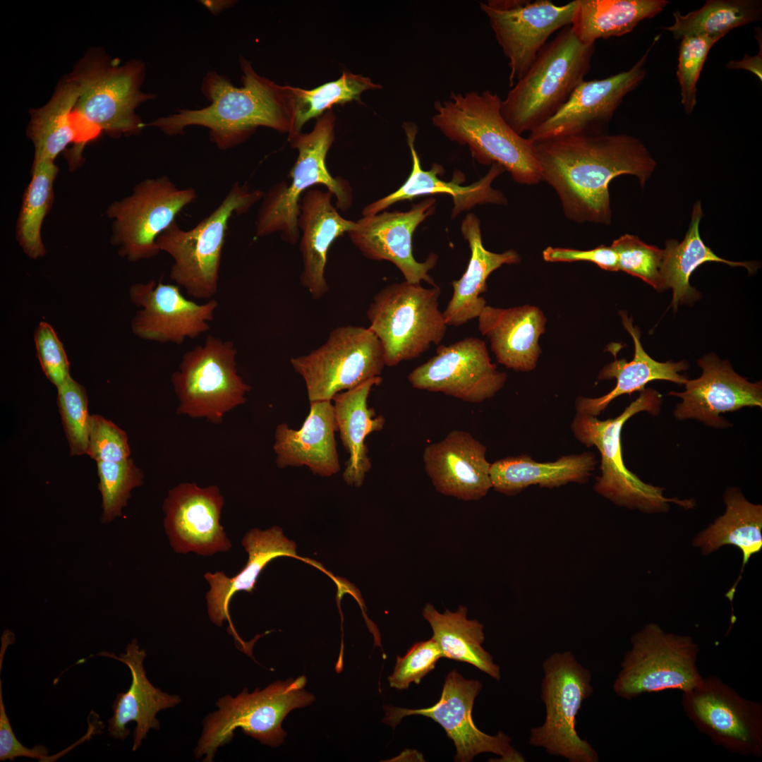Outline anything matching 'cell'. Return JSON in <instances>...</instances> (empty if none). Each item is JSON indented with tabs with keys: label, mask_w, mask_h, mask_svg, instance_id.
I'll return each mask as SVG.
<instances>
[{
	"label": "cell",
	"mask_w": 762,
	"mask_h": 762,
	"mask_svg": "<svg viewBox=\"0 0 762 762\" xmlns=\"http://www.w3.org/2000/svg\"><path fill=\"white\" fill-rule=\"evenodd\" d=\"M541 181L557 193L565 217L578 223L610 224L608 186L618 176H636L643 186L656 162L627 134L572 135L535 143Z\"/></svg>",
	"instance_id": "6da1fadb"
},
{
	"label": "cell",
	"mask_w": 762,
	"mask_h": 762,
	"mask_svg": "<svg viewBox=\"0 0 762 762\" xmlns=\"http://www.w3.org/2000/svg\"><path fill=\"white\" fill-rule=\"evenodd\" d=\"M239 63L243 87L234 86L226 75L210 71L201 84L208 106L179 109L145 126L159 128L169 136L183 134L188 126H202L209 130L210 140L222 150L243 143L258 127L289 134L293 123L290 86L260 76L243 56Z\"/></svg>",
	"instance_id": "7a4b0ae2"
},
{
	"label": "cell",
	"mask_w": 762,
	"mask_h": 762,
	"mask_svg": "<svg viewBox=\"0 0 762 762\" xmlns=\"http://www.w3.org/2000/svg\"><path fill=\"white\" fill-rule=\"evenodd\" d=\"M502 99L489 90L452 92L434 104L432 122L451 141L469 148L483 165L497 164L523 185L541 181L536 145L515 132L501 113Z\"/></svg>",
	"instance_id": "3957f363"
},
{
	"label": "cell",
	"mask_w": 762,
	"mask_h": 762,
	"mask_svg": "<svg viewBox=\"0 0 762 762\" xmlns=\"http://www.w3.org/2000/svg\"><path fill=\"white\" fill-rule=\"evenodd\" d=\"M595 44L583 43L571 26L562 29L539 52L527 73L502 99L501 113L521 135L552 116L591 68Z\"/></svg>",
	"instance_id": "277c9868"
},
{
	"label": "cell",
	"mask_w": 762,
	"mask_h": 762,
	"mask_svg": "<svg viewBox=\"0 0 762 762\" xmlns=\"http://www.w3.org/2000/svg\"><path fill=\"white\" fill-rule=\"evenodd\" d=\"M335 115L332 109L317 119L313 130L289 137L298 157L289 172L291 181L274 184L264 193L256 221V236L279 232L282 239L296 244L300 237L298 218L303 195L315 185H322L336 199V207L348 210L352 204V190L341 178L327 169L326 158L334 140Z\"/></svg>",
	"instance_id": "5b68a950"
},
{
	"label": "cell",
	"mask_w": 762,
	"mask_h": 762,
	"mask_svg": "<svg viewBox=\"0 0 762 762\" xmlns=\"http://www.w3.org/2000/svg\"><path fill=\"white\" fill-rule=\"evenodd\" d=\"M661 396L654 389H644L618 416L605 421L577 413L572 423L576 438L586 447H595L601 456V476L595 490L615 504L645 513L667 512L670 503L686 509H693L692 499L667 498L664 488L647 484L624 465L621 432L625 422L635 414L646 411L654 416L660 411Z\"/></svg>",
	"instance_id": "8992f818"
},
{
	"label": "cell",
	"mask_w": 762,
	"mask_h": 762,
	"mask_svg": "<svg viewBox=\"0 0 762 762\" xmlns=\"http://www.w3.org/2000/svg\"><path fill=\"white\" fill-rule=\"evenodd\" d=\"M263 195L262 191L236 182L220 204L193 228L183 230L175 221L157 237L159 250L174 260L170 279L188 296L210 300L217 294L229 222L234 214L247 212Z\"/></svg>",
	"instance_id": "52a82bcc"
},
{
	"label": "cell",
	"mask_w": 762,
	"mask_h": 762,
	"mask_svg": "<svg viewBox=\"0 0 762 762\" xmlns=\"http://www.w3.org/2000/svg\"><path fill=\"white\" fill-rule=\"evenodd\" d=\"M306 677L277 681L262 690L249 693L245 688L235 697L227 694L216 703L218 709L203 720V729L194 754L203 761H213L217 749L231 742L234 731L241 728L260 743L276 747L286 732L282 727L290 711L312 703L315 698L304 688Z\"/></svg>",
	"instance_id": "ba28073f"
},
{
	"label": "cell",
	"mask_w": 762,
	"mask_h": 762,
	"mask_svg": "<svg viewBox=\"0 0 762 762\" xmlns=\"http://www.w3.org/2000/svg\"><path fill=\"white\" fill-rule=\"evenodd\" d=\"M441 289L406 281L382 288L367 310L369 329L380 340L386 366L419 357L440 345L447 328L439 310Z\"/></svg>",
	"instance_id": "9c48e42d"
},
{
	"label": "cell",
	"mask_w": 762,
	"mask_h": 762,
	"mask_svg": "<svg viewBox=\"0 0 762 762\" xmlns=\"http://www.w3.org/2000/svg\"><path fill=\"white\" fill-rule=\"evenodd\" d=\"M145 75L140 60L120 66L104 52L92 49L68 75L79 88L74 109L112 137L140 134L145 126L135 110L156 98L141 90Z\"/></svg>",
	"instance_id": "30bf717a"
},
{
	"label": "cell",
	"mask_w": 762,
	"mask_h": 762,
	"mask_svg": "<svg viewBox=\"0 0 762 762\" xmlns=\"http://www.w3.org/2000/svg\"><path fill=\"white\" fill-rule=\"evenodd\" d=\"M545 721L531 730L529 744L569 762H598L595 749L578 734L576 717L593 692L590 670L570 651L555 652L542 664Z\"/></svg>",
	"instance_id": "8fae6325"
},
{
	"label": "cell",
	"mask_w": 762,
	"mask_h": 762,
	"mask_svg": "<svg viewBox=\"0 0 762 762\" xmlns=\"http://www.w3.org/2000/svg\"><path fill=\"white\" fill-rule=\"evenodd\" d=\"M236 355L231 341L211 334L186 351L171 378L176 413L220 424L225 413L244 404L250 387L238 374Z\"/></svg>",
	"instance_id": "7c38bea8"
},
{
	"label": "cell",
	"mask_w": 762,
	"mask_h": 762,
	"mask_svg": "<svg viewBox=\"0 0 762 762\" xmlns=\"http://www.w3.org/2000/svg\"><path fill=\"white\" fill-rule=\"evenodd\" d=\"M631 643L613 684L618 696L630 700L668 689L684 692L702 681L696 664L698 647L691 637L666 633L650 623L631 636Z\"/></svg>",
	"instance_id": "4fadbf2b"
},
{
	"label": "cell",
	"mask_w": 762,
	"mask_h": 762,
	"mask_svg": "<svg viewBox=\"0 0 762 762\" xmlns=\"http://www.w3.org/2000/svg\"><path fill=\"white\" fill-rule=\"evenodd\" d=\"M290 362L305 382L310 402L332 400L380 377L386 365L377 336L369 327L354 325L335 328L320 347Z\"/></svg>",
	"instance_id": "5bb4252c"
},
{
	"label": "cell",
	"mask_w": 762,
	"mask_h": 762,
	"mask_svg": "<svg viewBox=\"0 0 762 762\" xmlns=\"http://www.w3.org/2000/svg\"><path fill=\"white\" fill-rule=\"evenodd\" d=\"M197 197L194 188H179L166 175L138 183L130 195L108 210L120 255L133 262L156 256L160 252L157 237Z\"/></svg>",
	"instance_id": "9a60e30c"
},
{
	"label": "cell",
	"mask_w": 762,
	"mask_h": 762,
	"mask_svg": "<svg viewBox=\"0 0 762 762\" xmlns=\"http://www.w3.org/2000/svg\"><path fill=\"white\" fill-rule=\"evenodd\" d=\"M683 709L714 744L737 754L762 755V706L741 696L716 676L682 696Z\"/></svg>",
	"instance_id": "2e32d148"
},
{
	"label": "cell",
	"mask_w": 762,
	"mask_h": 762,
	"mask_svg": "<svg viewBox=\"0 0 762 762\" xmlns=\"http://www.w3.org/2000/svg\"><path fill=\"white\" fill-rule=\"evenodd\" d=\"M481 688L482 684L478 680L466 679L454 670L446 676L440 698L435 705L420 709L387 706L383 722L394 727L405 716L421 715L433 719L454 742L456 761L469 762L485 752L500 756L497 761H525L524 756L511 745L509 736L501 731L491 736L475 725L471 712Z\"/></svg>",
	"instance_id": "e0dca14e"
},
{
	"label": "cell",
	"mask_w": 762,
	"mask_h": 762,
	"mask_svg": "<svg viewBox=\"0 0 762 762\" xmlns=\"http://www.w3.org/2000/svg\"><path fill=\"white\" fill-rule=\"evenodd\" d=\"M660 36L654 37L651 46L629 69L603 79L582 81L562 107L531 131L528 138L537 143L561 137L605 133V128L624 97L645 78L646 63Z\"/></svg>",
	"instance_id": "ac0fdd59"
},
{
	"label": "cell",
	"mask_w": 762,
	"mask_h": 762,
	"mask_svg": "<svg viewBox=\"0 0 762 762\" xmlns=\"http://www.w3.org/2000/svg\"><path fill=\"white\" fill-rule=\"evenodd\" d=\"M408 380L418 389L480 403L504 387L507 375L491 362L483 340L466 337L448 346L440 344L436 355L414 368Z\"/></svg>",
	"instance_id": "d6986e66"
},
{
	"label": "cell",
	"mask_w": 762,
	"mask_h": 762,
	"mask_svg": "<svg viewBox=\"0 0 762 762\" xmlns=\"http://www.w3.org/2000/svg\"><path fill=\"white\" fill-rule=\"evenodd\" d=\"M434 198L413 205L406 212H383L363 216L347 234L352 243L368 259L387 260L402 273L405 281L421 284L424 281L436 286L429 271L437 264V255H429L424 262L416 260L413 253L415 230L435 210Z\"/></svg>",
	"instance_id": "ffe728a7"
},
{
	"label": "cell",
	"mask_w": 762,
	"mask_h": 762,
	"mask_svg": "<svg viewBox=\"0 0 762 762\" xmlns=\"http://www.w3.org/2000/svg\"><path fill=\"white\" fill-rule=\"evenodd\" d=\"M577 6L578 0L561 6L538 0L509 10H497L480 3L509 61L510 87L527 73L550 36L571 25Z\"/></svg>",
	"instance_id": "44dd1931"
},
{
	"label": "cell",
	"mask_w": 762,
	"mask_h": 762,
	"mask_svg": "<svg viewBox=\"0 0 762 762\" xmlns=\"http://www.w3.org/2000/svg\"><path fill=\"white\" fill-rule=\"evenodd\" d=\"M129 296L142 308L132 320L133 333L145 340L177 345L207 332L219 306L214 298L202 304L187 299L179 286L161 280L135 284Z\"/></svg>",
	"instance_id": "7402d4cb"
},
{
	"label": "cell",
	"mask_w": 762,
	"mask_h": 762,
	"mask_svg": "<svg viewBox=\"0 0 762 762\" xmlns=\"http://www.w3.org/2000/svg\"><path fill=\"white\" fill-rule=\"evenodd\" d=\"M224 504L217 485L183 483L170 490L163 504L164 525L174 550L203 556L229 550L231 542L219 523Z\"/></svg>",
	"instance_id": "603a6c76"
},
{
	"label": "cell",
	"mask_w": 762,
	"mask_h": 762,
	"mask_svg": "<svg viewBox=\"0 0 762 762\" xmlns=\"http://www.w3.org/2000/svg\"><path fill=\"white\" fill-rule=\"evenodd\" d=\"M697 364L702 369L701 375L687 380L684 392L669 393L682 400L674 411L677 420L696 419L708 426L725 428L730 424L721 413L744 407H762L761 381H748L728 361L720 360L715 354L703 356Z\"/></svg>",
	"instance_id": "cb8c5ba5"
},
{
	"label": "cell",
	"mask_w": 762,
	"mask_h": 762,
	"mask_svg": "<svg viewBox=\"0 0 762 762\" xmlns=\"http://www.w3.org/2000/svg\"><path fill=\"white\" fill-rule=\"evenodd\" d=\"M406 137L411 159L412 168L406 181L393 193L366 205L363 216L381 212L392 205L404 200L434 194H446L452 198L454 207L452 218L454 219L461 212L469 210L479 204L504 205L507 203L504 194L492 187L493 181L505 169L497 164H492L488 173L478 181L469 186H461L465 181L462 172L456 171L450 181H445L437 176L444 173L442 165L434 163L431 169L425 171L421 168L419 156L415 149V140L418 127L413 122L406 121L402 125Z\"/></svg>",
	"instance_id": "d4e9b609"
},
{
	"label": "cell",
	"mask_w": 762,
	"mask_h": 762,
	"mask_svg": "<svg viewBox=\"0 0 762 762\" xmlns=\"http://www.w3.org/2000/svg\"><path fill=\"white\" fill-rule=\"evenodd\" d=\"M486 447L467 431L453 430L423 453L426 474L440 493L478 500L492 488Z\"/></svg>",
	"instance_id": "484cf974"
},
{
	"label": "cell",
	"mask_w": 762,
	"mask_h": 762,
	"mask_svg": "<svg viewBox=\"0 0 762 762\" xmlns=\"http://www.w3.org/2000/svg\"><path fill=\"white\" fill-rule=\"evenodd\" d=\"M242 545L248 554V560L237 574L228 577L222 572H207L204 576L210 586L206 594L210 620L218 627L227 621L229 634L234 638L239 650L247 653L252 648V643L244 642L233 625L229 614L232 597L238 591L252 593L260 574L272 560L282 556L300 557L296 555L295 543L284 536L278 526L265 531L250 530L243 538Z\"/></svg>",
	"instance_id": "4316f807"
},
{
	"label": "cell",
	"mask_w": 762,
	"mask_h": 762,
	"mask_svg": "<svg viewBox=\"0 0 762 762\" xmlns=\"http://www.w3.org/2000/svg\"><path fill=\"white\" fill-rule=\"evenodd\" d=\"M332 196L327 190L310 188L300 202L298 227L303 262L301 281L314 299L322 298L329 291L325 270L329 248L356 224L338 212L332 203Z\"/></svg>",
	"instance_id": "83f0119b"
},
{
	"label": "cell",
	"mask_w": 762,
	"mask_h": 762,
	"mask_svg": "<svg viewBox=\"0 0 762 762\" xmlns=\"http://www.w3.org/2000/svg\"><path fill=\"white\" fill-rule=\"evenodd\" d=\"M310 404L309 413L298 430L284 423L277 426L273 445L276 464L279 468L306 466L314 475L329 477L341 469L334 406L332 400Z\"/></svg>",
	"instance_id": "f1b7e54d"
},
{
	"label": "cell",
	"mask_w": 762,
	"mask_h": 762,
	"mask_svg": "<svg viewBox=\"0 0 762 762\" xmlns=\"http://www.w3.org/2000/svg\"><path fill=\"white\" fill-rule=\"evenodd\" d=\"M104 655L126 664L131 673V686L126 692L119 693L115 698L113 715L108 722L109 735L120 740L125 739L130 734L127 725L131 721L136 722L133 732V751L138 749L150 729L159 730V722L156 715L162 710L173 708L180 703L181 699L177 695H171L154 687L148 680L143 667L147 655L141 649L136 639H133L126 646V652L119 656L104 653Z\"/></svg>",
	"instance_id": "f546056e"
},
{
	"label": "cell",
	"mask_w": 762,
	"mask_h": 762,
	"mask_svg": "<svg viewBox=\"0 0 762 762\" xmlns=\"http://www.w3.org/2000/svg\"><path fill=\"white\" fill-rule=\"evenodd\" d=\"M478 319L479 331L488 338L498 363L516 371L536 368L541 352L538 340L546 322L541 310L531 305L509 308L486 305Z\"/></svg>",
	"instance_id": "4dcf8cb0"
},
{
	"label": "cell",
	"mask_w": 762,
	"mask_h": 762,
	"mask_svg": "<svg viewBox=\"0 0 762 762\" xmlns=\"http://www.w3.org/2000/svg\"><path fill=\"white\" fill-rule=\"evenodd\" d=\"M79 88L68 76L58 84L50 100L44 106L30 111L28 133L35 146L34 162H54L65 147L73 143V158L92 140V131L86 119L74 107Z\"/></svg>",
	"instance_id": "1f68e13d"
},
{
	"label": "cell",
	"mask_w": 762,
	"mask_h": 762,
	"mask_svg": "<svg viewBox=\"0 0 762 762\" xmlns=\"http://www.w3.org/2000/svg\"><path fill=\"white\" fill-rule=\"evenodd\" d=\"M461 231L471 249L467 268L453 281V295L442 312L447 326L459 327L479 316L486 301L480 295L487 291V279L503 265L517 264L521 257L514 250L500 253L488 250L483 244L480 222L473 213L461 222Z\"/></svg>",
	"instance_id": "d6a6232c"
},
{
	"label": "cell",
	"mask_w": 762,
	"mask_h": 762,
	"mask_svg": "<svg viewBox=\"0 0 762 762\" xmlns=\"http://www.w3.org/2000/svg\"><path fill=\"white\" fill-rule=\"evenodd\" d=\"M619 314L624 328L634 340V358L629 362L626 359H615L605 365L599 373L598 379L615 378L617 381L615 387L600 397H579L576 401L577 413L598 416L614 399L623 394H631L636 391L641 392L645 389L646 385L653 380H667L683 385L688 380L687 376L679 374V372L689 368L687 361L659 362L652 358L644 351L640 340V332L633 326L631 319L623 311H620Z\"/></svg>",
	"instance_id": "836d02e7"
},
{
	"label": "cell",
	"mask_w": 762,
	"mask_h": 762,
	"mask_svg": "<svg viewBox=\"0 0 762 762\" xmlns=\"http://www.w3.org/2000/svg\"><path fill=\"white\" fill-rule=\"evenodd\" d=\"M381 381L380 377L370 379L353 389L337 394L332 399L340 439L349 454L343 473V479L349 485H363L372 466L365 441L371 433L382 430L385 423V418L377 416L374 409L368 404L372 388Z\"/></svg>",
	"instance_id": "e575fe53"
},
{
	"label": "cell",
	"mask_w": 762,
	"mask_h": 762,
	"mask_svg": "<svg viewBox=\"0 0 762 762\" xmlns=\"http://www.w3.org/2000/svg\"><path fill=\"white\" fill-rule=\"evenodd\" d=\"M723 498L725 513L701 531L694 538L693 545L699 548L703 555H709L726 545H734L741 550V573L725 595L732 602L746 564L762 548V506L748 501L737 487L728 488Z\"/></svg>",
	"instance_id": "d590c367"
},
{
	"label": "cell",
	"mask_w": 762,
	"mask_h": 762,
	"mask_svg": "<svg viewBox=\"0 0 762 762\" xmlns=\"http://www.w3.org/2000/svg\"><path fill=\"white\" fill-rule=\"evenodd\" d=\"M597 463L592 453L564 456L552 462H537L527 455L509 456L490 464L492 488L512 495L534 485L558 487L569 483H583Z\"/></svg>",
	"instance_id": "8d00e7d4"
},
{
	"label": "cell",
	"mask_w": 762,
	"mask_h": 762,
	"mask_svg": "<svg viewBox=\"0 0 762 762\" xmlns=\"http://www.w3.org/2000/svg\"><path fill=\"white\" fill-rule=\"evenodd\" d=\"M703 212L699 201L694 205L689 229L682 242L670 240L663 250L660 267V290L672 289L673 296L671 306L676 310L679 304L697 298V292L689 284L693 272L706 262H723L732 267L742 266L754 274L758 264L751 262H734L718 257L707 246L699 233Z\"/></svg>",
	"instance_id": "74e56055"
},
{
	"label": "cell",
	"mask_w": 762,
	"mask_h": 762,
	"mask_svg": "<svg viewBox=\"0 0 762 762\" xmlns=\"http://www.w3.org/2000/svg\"><path fill=\"white\" fill-rule=\"evenodd\" d=\"M668 4L667 0H578L570 26L583 43L595 44L598 39L631 32L641 21L657 16Z\"/></svg>",
	"instance_id": "f35d334b"
},
{
	"label": "cell",
	"mask_w": 762,
	"mask_h": 762,
	"mask_svg": "<svg viewBox=\"0 0 762 762\" xmlns=\"http://www.w3.org/2000/svg\"><path fill=\"white\" fill-rule=\"evenodd\" d=\"M423 616L433 631L442 657L465 662L476 667L495 680L500 679V667L482 646L485 640L483 625L466 617L467 608L461 605L455 612H439L430 603L423 609Z\"/></svg>",
	"instance_id": "ab89813d"
},
{
	"label": "cell",
	"mask_w": 762,
	"mask_h": 762,
	"mask_svg": "<svg viewBox=\"0 0 762 762\" xmlns=\"http://www.w3.org/2000/svg\"><path fill=\"white\" fill-rule=\"evenodd\" d=\"M674 23L662 27L675 40L688 37L722 38L732 30L761 20L759 0H708L704 5L686 14L673 13Z\"/></svg>",
	"instance_id": "60d3db41"
},
{
	"label": "cell",
	"mask_w": 762,
	"mask_h": 762,
	"mask_svg": "<svg viewBox=\"0 0 762 762\" xmlns=\"http://www.w3.org/2000/svg\"><path fill=\"white\" fill-rule=\"evenodd\" d=\"M58 172L54 162H34L32 179L23 197L17 224V237L30 258L44 256L41 227L54 199L53 185Z\"/></svg>",
	"instance_id": "b9f144b4"
},
{
	"label": "cell",
	"mask_w": 762,
	"mask_h": 762,
	"mask_svg": "<svg viewBox=\"0 0 762 762\" xmlns=\"http://www.w3.org/2000/svg\"><path fill=\"white\" fill-rule=\"evenodd\" d=\"M381 87L370 78L349 71H343L339 79L312 90L290 86L293 123L289 137L300 133L308 121L318 119L334 104L361 102L362 93Z\"/></svg>",
	"instance_id": "7bdbcfd3"
},
{
	"label": "cell",
	"mask_w": 762,
	"mask_h": 762,
	"mask_svg": "<svg viewBox=\"0 0 762 762\" xmlns=\"http://www.w3.org/2000/svg\"><path fill=\"white\" fill-rule=\"evenodd\" d=\"M97 463L98 489L102 497V521L107 523L121 516L131 490L141 485L143 474L131 458L122 462Z\"/></svg>",
	"instance_id": "ee69618b"
},
{
	"label": "cell",
	"mask_w": 762,
	"mask_h": 762,
	"mask_svg": "<svg viewBox=\"0 0 762 762\" xmlns=\"http://www.w3.org/2000/svg\"><path fill=\"white\" fill-rule=\"evenodd\" d=\"M57 390L59 411L71 454H87L91 416L86 391L71 376Z\"/></svg>",
	"instance_id": "f6af8a7d"
},
{
	"label": "cell",
	"mask_w": 762,
	"mask_h": 762,
	"mask_svg": "<svg viewBox=\"0 0 762 762\" xmlns=\"http://www.w3.org/2000/svg\"><path fill=\"white\" fill-rule=\"evenodd\" d=\"M610 246L617 254L619 271L639 277L660 290L663 250L646 244L631 234L621 236Z\"/></svg>",
	"instance_id": "bcb514c9"
},
{
	"label": "cell",
	"mask_w": 762,
	"mask_h": 762,
	"mask_svg": "<svg viewBox=\"0 0 762 762\" xmlns=\"http://www.w3.org/2000/svg\"><path fill=\"white\" fill-rule=\"evenodd\" d=\"M719 40L708 37L681 39L677 77L680 88L681 103L687 114L692 113L697 103L696 85L708 52Z\"/></svg>",
	"instance_id": "7dc6e473"
},
{
	"label": "cell",
	"mask_w": 762,
	"mask_h": 762,
	"mask_svg": "<svg viewBox=\"0 0 762 762\" xmlns=\"http://www.w3.org/2000/svg\"><path fill=\"white\" fill-rule=\"evenodd\" d=\"M441 658V651L433 637L415 643L405 655L397 657L394 671L388 677L389 686L401 690L407 689L412 682L418 684Z\"/></svg>",
	"instance_id": "c3c4849f"
},
{
	"label": "cell",
	"mask_w": 762,
	"mask_h": 762,
	"mask_svg": "<svg viewBox=\"0 0 762 762\" xmlns=\"http://www.w3.org/2000/svg\"><path fill=\"white\" fill-rule=\"evenodd\" d=\"M87 454L97 462L128 460L130 448L127 434L102 416H91Z\"/></svg>",
	"instance_id": "681fc988"
},
{
	"label": "cell",
	"mask_w": 762,
	"mask_h": 762,
	"mask_svg": "<svg viewBox=\"0 0 762 762\" xmlns=\"http://www.w3.org/2000/svg\"><path fill=\"white\" fill-rule=\"evenodd\" d=\"M37 356L47 378L56 387L71 375L69 363L63 344L54 329L46 322H41L35 332Z\"/></svg>",
	"instance_id": "f907efd6"
},
{
	"label": "cell",
	"mask_w": 762,
	"mask_h": 762,
	"mask_svg": "<svg viewBox=\"0 0 762 762\" xmlns=\"http://www.w3.org/2000/svg\"><path fill=\"white\" fill-rule=\"evenodd\" d=\"M543 258L553 262L586 261L605 270L619 271L617 254L611 246L603 245L585 250L549 246L543 251Z\"/></svg>",
	"instance_id": "816d5d0a"
},
{
	"label": "cell",
	"mask_w": 762,
	"mask_h": 762,
	"mask_svg": "<svg viewBox=\"0 0 762 762\" xmlns=\"http://www.w3.org/2000/svg\"><path fill=\"white\" fill-rule=\"evenodd\" d=\"M48 753V749L43 745L29 749L17 739L6 713L0 680V761H13L17 757H27L44 761Z\"/></svg>",
	"instance_id": "f5cc1de1"
},
{
	"label": "cell",
	"mask_w": 762,
	"mask_h": 762,
	"mask_svg": "<svg viewBox=\"0 0 762 762\" xmlns=\"http://www.w3.org/2000/svg\"><path fill=\"white\" fill-rule=\"evenodd\" d=\"M755 37L758 44V52L755 56L745 54L741 60H730L726 64L729 69H744L755 74L762 81V35L761 28L755 30Z\"/></svg>",
	"instance_id": "db71d44e"
},
{
	"label": "cell",
	"mask_w": 762,
	"mask_h": 762,
	"mask_svg": "<svg viewBox=\"0 0 762 762\" xmlns=\"http://www.w3.org/2000/svg\"><path fill=\"white\" fill-rule=\"evenodd\" d=\"M200 2L212 14L217 15L224 9L231 7L235 1L231 0H205Z\"/></svg>",
	"instance_id": "11a10c76"
}]
</instances>
